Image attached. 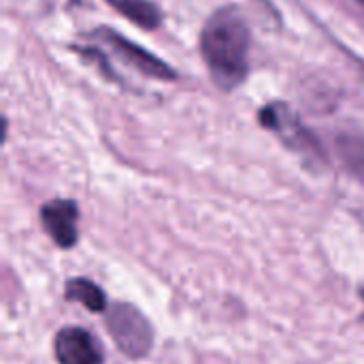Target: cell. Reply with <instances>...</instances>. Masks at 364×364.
<instances>
[{"instance_id": "cell-3", "label": "cell", "mask_w": 364, "mask_h": 364, "mask_svg": "<svg viewBox=\"0 0 364 364\" xmlns=\"http://www.w3.org/2000/svg\"><path fill=\"white\" fill-rule=\"evenodd\" d=\"M260 124L279 134V139L294 151L307 156L309 160H324L320 143L314 134L299 122V117L282 102H271L260 111Z\"/></svg>"}, {"instance_id": "cell-8", "label": "cell", "mask_w": 364, "mask_h": 364, "mask_svg": "<svg viewBox=\"0 0 364 364\" xmlns=\"http://www.w3.org/2000/svg\"><path fill=\"white\" fill-rule=\"evenodd\" d=\"M64 296L68 301L81 303L83 307H87L94 314H100V311L107 309V296H105V292L94 282L83 279V277L70 279L66 284V288H64Z\"/></svg>"}, {"instance_id": "cell-9", "label": "cell", "mask_w": 364, "mask_h": 364, "mask_svg": "<svg viewBox=\"0 0 364 364\" xmlns=\"http://www.w3.org/2000/svg\"><path fill=\"white\" fill-rule=\"evenodd\" d=\"M339 151L343 154L348 166L358 173L364 175V141L363 139H354V136H343L339 139Z\"/></svg>"}, {"instance_id": "cell-2", "label": "cell", "mask_w": 364, "mask_h": 364, "mask_svg": "<svg viewBox=\"0 0 364 364\" xmlns=\"http://www.w3.org/2000/svg\"><path fill=\"white\" fill-rule=\"evenodd\" d=\"M107 328L115 346L132 356L141 358L149 352L154 343V331L139 309L128 303H115L107 314Z\"/></svg>"}, {"instance_id": "cell-5", "label": "cell", "mask_w": 364, "mask_h": 364, "mask_svg": "<svg viewBox=\"0 0 364 364\" xmlns=\"http://www.w3.org/2000/svg\"><path fill=\"white\" fill-rule=\"evenodd\" d=\"M41 222L47 235L60 247H73L77 243L79 209L73 200H51L41 209Z\"/></svg>"}, {"instance_id": "cell-4", "label": "cell", "mask_w": 364, "mask_h": 364, "mask_svg": "<svg viewBox=\"0 0 364 364\" xmlns=\"http://www.w3.org/2000/svg\"><path fill=\"white\" fill-rule=\"evenodd\" d=\"M96 36H98L105 45H109L117 58H122L126 64H130L132 68L141 70L143 75L154 77V79H162V81L175 79V70H173L166 62H162L160 58L151 55L149 51H145L143 47L134 45L132 41H128L126 36L117 34L115 30H111V28H100V30H96Z\"/></svg>"}, {"instance_id": "cell-7", "label": "cell", "mask_w": 364, "mask_h": 364, "mask_svg": "<svg viewBox=\"0 0 364 364\" xmlns=\"http://www.w3.org/2000/svg\"><path fill=\"white\" fill-rule=\"evenodd\" d=\"M107 4H111L115 11H119L126 19H130L132 23L145 28V30H154L160 26V11L154 2L149 0H105Z\"/></svg>"}, {"instance_id": "cell-11", "label": "cell", "mask_w": 364, "mask_h": 364, "mask_svg": "<svg viewBox=\"0 0 364 364\" xmlns=\"http://www.w3.org/2000/svg\"><path fill=\"white\" fill-rule=\"evenodd\" d=\"M363 296H364V290H363Z\"/></svg>"}, {"instance_id": "cell-10", "label": "cell", "mask_w": 364, "mask_h": 364, "mask_svg": "<svg viewBox=\"0 0 364 364\" xmlns=\"http://www.w3.org/2000/svg\"><path fill=\"white\" fill-rule=\"evenodd\" d=\"M358 2H360V4H364V0H358Z\"/></svg>"}, {"instance_id": "cell-1", "label": "cell", "mask_w": 364, "mask_h": 364, "mask_svg": "<svg viewBox=\"0 0 364 364\" xmlns=\"http://www.w3.org/2000/svg\"><path fill=\"white\" fill-rule=\"evenodd\" d=\"M252 34L247 21L235 9H222L203 28L200 49L218 87L232 90L250 70Z\"/></svg>"}, {"instance_id": "cell-6", "label": "cell", "mask_w": 364, "mask_h": 364, "mask_svg": "<svg viewBox=\"0 0 364 364\" xmlns=\"http://www.w3.org/2000/svg\"><path fill=\"white\" fill-rule=\"evenodd\" d=\"M55 358L60 364H100L102 354L94 337L83 328H62L55 335Z\"/></svg>"}]
</instances>
